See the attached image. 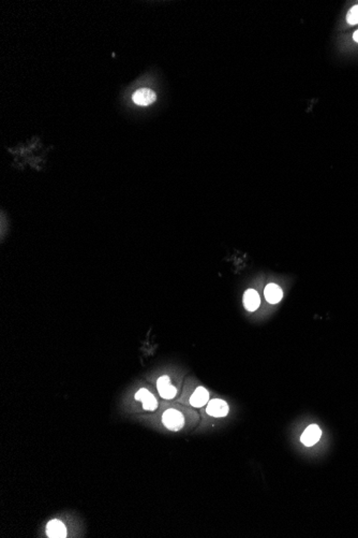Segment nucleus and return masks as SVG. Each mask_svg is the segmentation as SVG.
<instances>
[{"mask_svg":"<svg viewBox=\"0 0 358 538\" xmlns=\"http://www.w3.org/2000/svg\"><path fill=\"white\" fill-rule=\"evenodd\" d=\"M162 422L164 427L171 431H179L185 426V418L180 411L176 409H168L163 413Z\"/></svg>","mask_w":358,"mask_h":538,"instance_id":"obj_1","label":"nucleus"},{"mask_svg":"<svg viewBox=\"0 0 358 538\" xmlns=\"http://www.w3.org/2000/svg\"><path fill=\"white\" fill-rule=\"evenodd\" d=\"M206 411L209 416H212L216 418H221V417L228 416V413L230 411V407L226 401L220 400V399H214L208 403L207 407H206Z\"/></svg>","mask_w":358,"mask_h":538,"instance_id":"obj_2","label":"nucleus"},{"mask_svg":"<svg viewBox=\"0 0 358 538\" xmlns=\"http://www.w3.org/2000/svg\"><path fill=\"white\" fill-rule=\"evenodd\" d=\"M157 388L159 394L165 400H172L177 394V389L172 386L169 376H162L158 379Z\"/></svg>","mask_w":358,"mask_h":538,"instance_id":"obj_3","label":"nucleus"},{"mask_svg":"<svg viewBox=\"0 0 358 538\" xmlns=\"http://www.w3.org/2000/svg\"><path fill=\"white\" fill-rule=\"evenodd\" d=\"M322 431L318 425H310L303 433L301 441L307 447H312L320 441Z\"/></svg>","mask_w":358,"mask_h":538,"instance_id":"obj_4","label":"nucleus"},{"mask_svg":"<svg viewBox=\"0 0 358 538\" xmlns=\"http://www.w3.org/2000/svg\"><path fill=\"white\" fill-rule=\"evenodd\" d=\"M135 400L141 402L143 404V408L148 411H153L157 409L158 402L153 393L149 392L147 389L141 388L135 393Z\"/></svg>","mask_w":358,"mask_h":538,"instance_id":"obj_5","label":"nucleus"},{"mask_svg":"<svg viewBox=\"0 0 358 538\" xmlns=\"http://www.w3.org/2000/svg\"><path fill=\"white\" fill-rule=\"evenodd\" d=\"M156 94L149 88H140L133 95V101L138 105H149L156 100Z\"/></svg>","mask_w":358,"mask_h":538,"instance_id":"obj_6","label":"nucleus"},{"mask_svg":"<svg viewBox=\"0 0 358 538\" xmlns=\"http://www.w3.org/2000/svg\"><path fill=\"white\" fill-rule=\"evenodd\" d=\"M261 299L259 292L254 289H248V290L244 294V306L245 309L249 312H255L260 308Z\"/></svg>","mask_w":358,"mask_h":538,"instance_id":"obj_7","label":"nucleus"},{"mask_svg":"<svg viewBox=\"0 0 358 538\" xmlns=\"http://www.w3.org/2000/svg\"><path fill=\"white\" fill-rule=\"evenodd\" d=\"M66 527L59 520H52L47 523L46 534L52 538H63L66 537Z\"/></svg>","mask_w":358,"mask_h":538,"instance_id":"obj_8","label":"nucleus"},{"mask_svg":"<svg viewBox=\"0 0 358 538\" xmlns=\"http://www.w3.org/2000/svg\"><path fill=\"white\" fill-rule=\"evenodd\" d=\"M265 299L270 304L279 303L283 297V291L279 285L277 284H268L264 290Z\"/></svg>","mask_w":358,"mask_h":538,"instance_id":"obj_9","label":"nucleus"},{"mask_svg":"<svg viewBox=\"0 0 358 538\" xmlns=\"http://www.w3.org/2000/svg\"><path fill=\"white\" fill-rule=\"evenodd\" d=\"M209 400V392L204 387H198L195 389L193 394L190 398V404L193 407H203Z\"/></svg>","mask_w":358,"mask_h":538,"instance_id":"obj_10","label":"nucleus"},{"mask_svg":"<svg viewBox=\"0 0 358 538\" xmlns=\"http://www.w3.org/2000/svg\"><path fill=\"white\" fill-rule=\"evenodd\" d=\"M346 22L349 25H356L358 24V5L354 6L349 9V11L346 14Z\"/></svg>","mask_w":358,"mask_h":538,"instance_id":"obj_11","label":"nucleus"},{"mask_svg":"<svg viewBox=\"0 0 358 538\" xmlns=\"http://www.w3.org/2000/svg\"><path fill=\"white\" fill-rule=\"evenodd\" d=\"M353 39H354V41H355V42H357V43H358V30H356V31L354 32V35H353Z\"/></svg>","mask_w":358,"mask_h":538,"instance_id":"obj_12","label":"nucleus"}]
</instances>
